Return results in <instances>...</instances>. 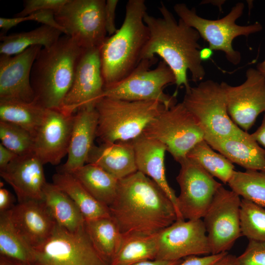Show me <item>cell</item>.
Here are the masks:
<instances>
[{
	"label": "cell",
	"instance_id": "obj_2",
	"mask_svg": "<svg viewBox=\"0 0 265 265\" xmlns=\"http://www.w3.org/2000/svg\"><path fill=\"white\" fill-rule=\"evenodd\" d=\"M159 10L161 17L147 13L144 16L149 37L141 60L159 56L173 71L177 87H184L187 91L191 87L188 71L194 82L202 81L206 74L200 55L202 48L198 41L201 36L181 19L177 21L163 2H160Z\"/></svg>",
	"mask_w": 265,
	"mask_h": 265
},
{
	"label": "cell",
	"instance_id": "obj_44",
	"mask_svg": "<svg viewBox=\"0 0 265 265\" xmlns=\"http://www.w3.org/2000/svg\"><path fill=\"white\" fill-rule=\"evenodd\" d=\"M253 138L265 149V114L261 125L251 134Z\"/></svg>",
	"mask_w": 265,
	"mask_h": 265
},
{
	"label": "cell",
	"instance_id": "obj_37",
	"mask_svg": "<svg viewBox=\"0 0 265 265\" xmlns=\"http://www.w3.org/2000/svg\"><path fill=\"white\" fill-rule=\"evenodd\" d=\"M236 259L238 265H265V241L249 240L243 253Z\"/></svg>",
	"mask_w": 265,
	"mask_h": 265
},
{
	"label": "cell",
	"instance_id": "obj_43",
	"mask_svg": "<svg viewBox=\"0 0 265 265\" xmlns=\"http://www.w3.org/2000/svg\"><path fill=\"white\" fill-rule=\"evenodd\" d=\"M18 157L14 152L0 144V170L5 168Z\"/></svg>",
	"mask_w": 265,
	"mask_h": 265
},
{
	"label": "cell",
	"instance_id": "obj_22",
	"mask_svg": "<svg viewBox=\"0 0 265 265\" xmlns=\"http://www.w3.org/2000/svg\"><path fill=\"white\" fill-rule=\"evenodd\" d=\"M98 121L94 106L82 107L75 112L67 160L58 172L71 174L86 163L96 137Z\"/></svg>",
	"mask_w": 265,
	"mask_h": 265
},
{
	"label": "cell",
	"instance_id": "obj_14",
	"mask_svg": "<svg viewBox=\"0 0 265 265\" xmlns=\"http://www.w3.org/2000/svg\"><path fill=\"white\" fill-rule=\"evenodd\" d=\"M156 237L157 260L175 261L190 256L211 254L202 219H177Z\"/></svg>",
	"mask_w": 265,
	"mask_h": 265
},
{
	"label": "cell",
	"instance_id": "obj_18",
	"mask_svg": "<svg viewBox=\"0 0 265 265\" xmlns=\"http://www.w3.org/2000/svg\"><path fill=\"white\" fill-rule=\"evenodd\" d=\"M42 48L40 46H32L14 55L0 54V100L34 102L30 74Z\"/></svg>",
	"mask_w": 265,
	"mask_h": 265
},
{
	"label": "cell",
	"instance_id": "obj_1",
	"mask_svg": "<svg viewBox=\"0 0 265 265\" xmlns=\"http://www.w3.org/2000/svg\"><path fill=\"white\" fill-rule=\"evenodd\" d=\"M109 209L123 237L155 236L178 219L166 193L138 171L119 180L116 196Z\"/></svg>",
	"mask_w": 265,
	"mask_h": 265
},
{
	"label": "cell",
	"instance_id": "obj_35",
	"mask_svg": "<svg viewBox=\"0 0 265 265\" xmlns=\"http://www.w3.org/2000/svg\"><path fill=\"white\" fill-rule=\"evenodd\" d=\"M240 215L241 235L249 240L265 241V208L242 199Z\"/></svg>",
	"mask_w": 265,
	"mask_h": 265
},
{
	"label": "cell",
	"instance_id": "obj_3",
	"mask_svg": "<svg viewBox=\"0 0 265 265\" xmlns=\"http://www.w3.org/2000/svg\"><path fill=\"white\" fill-rule=\"evenodd\" d=\"M84 50L65 35L52 46L43 48L31 69L34 102L46 109H62Z\"/></svg>",
	"mask_w": 265,
	"mask_h": 265
},
{
	"label": "cell",
	"instance_id": "obj_28",
	"mask_svg": "<svg viewBox=\"0 0 265 265\" xmlns=\"http://www.w3.org/2000/svg\"><path fill=\"white\" fill-rule=\"evenodd\" d=\"M62 33L56 28L42 25L29 31L0 35V53L14 55L32 46L48 48L57 42Z\"/></svg>",
	"mask_w": 265,
	"mask_h": 265
},
{
	"label": "cell",
	"instance_id": "obj_41",
	"mask_svg": "<svg viewBox=\"0 0 265 265\" xmlns=\"http://www.w3.org/2000/svg\"><path fill=\"white\" fill-rule=\"evenodd\" d=\"M227 253L211 254L203 257L190 256L186 257L177 265H213Z\"/></svg>",
	"mask_w": 265,
	"mask_h": 265
},
{
	"label": "cell",
	"instance_id": "obj_5",
	"mask_svg": "<svg viewBox=\"0 0 265 265\" xmlns=\"http://www.w3.org/2000/svg\"><path fill=\"white\" fill-rule=\"evenodd\" d=\"M96 137L101 143L132 141L164 108L158 101H130L104 97L96 104Z\"/></svg>",
	"mask_w": 265,
	"mask_h": 265
},
{
	"label": "cell",
	"instance_id": "obj_23",
	"mask_svg": "<svg viewBox=\"0 0 265 265\" xmlns=\"http://www.w3.org/2000/svg\"><path fill=\"white\" fill-rule=\"evenodd\" d=\"M132 141L137 171L151 178L163 190L174 205L178 219H184L178 210L177 196L166 177L165 146L160 142L142 134Z\"/></svg>",
	"mask_w": 265,
	"mask_h": 265
},
{
	"label": "cell",
	"instance_id": "obj_15",
	"mask_svg": "<svg viewBox=\"0 0 265 265\" xmlns=\"http://www.w3.org/2000/svg\"><path fill=\"white\" fill-rule=\"evenodd\" d=\"M228 114L233 122L247 132L265 111V78L253 68L246 72L241 84L232 86L222 81Z\"/></svg>",
	"mask_w": 265,
	"mask_h": 265
},
{
	"label": "cell",
	"instance_id": "obj_21",
	"mask_svg": "<svg viewBox=\"0 0 265 265\" xmlns=\"http://www.w3.org/2000/svg\"><path fill=\"white\" fill-rule=\"evenodd\" d=\"M204 140L233 163L246 170L265 171V149L247 132L241 130L227 137L205 134Z\"/></svg>",
	"mask_w": 265,
	"mask_h": 265
},
{
	"label": "cell",
	"instance_id": "obj_33",
	"mask_svg": "<svg viewBox=\"0 0 265 265\" xmlns=\"http://www.w3.org/2000/svg\"><path fill=\"white\" fill-rule=\"evenodd\" d=\"M158 251L156 235L150 237H123L120 247L111 265H131L157 258Z\"/></svg>",
	"mask_w": 265,
	"mask_h": 265
},
{
	"label": "cell",
	"instance_id": "obj_36",
	"mask_svg": "<svg viewBox=\"0 0 265 265\" xmlns=\"http://www.w3.org/2000/svg\"><path fill=\"white\" fill-rule=\"evenodd\" d=\"M0 139L3 146L19 157L34 154V137L16 125L0 121Z\"/></svg>",
	"mask_w": 265,
	"mask_h": 265
},
{
	"label": "cell",
	"instance_id": "obj_12",
	"mask_svg": "<svg viewBox=\"0 0 265 265\" xmlns=\"http://www.w3.org/2000/svg\"><path fill=\"white\" fill-rule=\"evenodd\" d=\"M240 196L222 186L202 218L211 254L228 252L241 235Z\"/></svg>",
	"mask_w": 265,
	"mask_h": 265
},
{
	"label": "cell",
	"instance_id": "obj_47",
	"mask_svg": "<svg viewBox=\"0 0 265 265\" xmlns=\"http://www.w3.org/2000/svg\"><path fill=\"white\" fill-rule=\"evenodd\" d=\"M0 265H27L26 264L0 256Z\"/></svg>",
	"mask_w": 265,
	"mask_h": 265
},
{
	"label": "cell",
	"instance_id": "obj_8",
	"mask_svg": "<svg viewBox=\"0 0 265 265\" xmlns=\"http://www.w3.org/2000/svg\"><path fill=\"white\" fill-rule=\"evenodd\" d=\"M142 134L162 143L179 162L204 139V132L183 102L164 108L146 127Z\"/></svg>",
	"mask_w": 265,
	"mask_h": 265
},
{
	"label": "cell",
	"instance_id": "obj_27",
	"mask_svg": "<svg viewBox=\"0 0 265 265\" xmlns=\"http://www.w3.org/2000/svg\"><path fill=\"white\" fill-rule=\"evenodd\" d=\"M97 200L109 207L117 195L119 180L99 166L86 163L71 173Z\"/></svg>",
	"mask_w": 265,
	"mask_h": 265
},
{
	"label": "cell",
	"instance_id": "obj_42",
	"mask_svg": "<svg viewBox=\"0 0 265 265\" xmlns=\"http://www.w3.org/2000/svg\"><path fill=\"white\" fill-rule=\"evenodd\" d=\"M14 197L6 188L0 186V212L12 209L15 206Z\"/></svg>",
	"mask_w": 265,
	"mask_h": 265
},
{
	"label": "cell",
	"instance_id": "obj_16",
	"mask_svg": "<svg viewBox=\"0 0 265 265\" xmlns=\"http://www.w3.org/2000/svg\"><path fill=\"white\" fill-rule=\"evenodd\" d=\"M104 89L100 48L84 50L62 109L75 113L82 107H95L104 97Z\"/></svg>",
	"mask_w": 265,
	"mask_h": 265
},
{
	"label": "cell",
	"instance_id": "obj_30",
	"mask_svg": "<svg viewBox=\"0 0 265 265\" xmlns=\"http://www.w3.org/2000/svg\"><path fill=\"white\" fill-rule=\"evenodd\" d=\"M86 231L94 246L110 264L120 247L123 236L111 216L85 221Z\"/></svg>",
	"mask_w": 265,
	"mask_h": 265
},
{
	"label": "cell",
	"instance_id": "obj_48",
	"mask_svg": "<svg viewBox=\"0 0 265 265\" xmlns=\"http://www.w3.org/2000/svg\"><path fill=\"white\" fill-rule=\"evenodd\" d=\"M213 51L208 48L202 49L200 51V58L201 60H206L209 59L212 55Z\"/></svg>",
	"mask_w": 265,
	"mask_h": 265
},
{
	"label": "cell",
	"instance_id": "obj_39",
	"mask_svg": "<svg viewBox=\"0 0 265 265\" xmlns=\"http://www.w3.org/2000/svg\"><path fill=\"white\" fill-rule=\"evenodd\" d=\"M20 22L22 23L26 21H34L56 28L65 34L63 28L57 23L55 19L54 12L51 10H42L33 13L24 17H19Z\"/></svg>",
	"mask_w": 265,
	"mask_h": 265
},
{
	"label": "cell",
	"instance_id": "obj_32",
	"mask_svg": "<svg viewBox=\"0 0 265 265\" xmlns=\"http://www.w3.org/2000/svg\"><path fill=\"white\" fill-rule=\"evenodd\" d=\"M186 158L224 184H228L235 171L233 163L221 154L215 152L204 139L189 151Z\"/></svg>",
	"mask_w": 265,
	"mask_h": 265
},
{
	"label": "cell",
	"instance_id": "obj_10",
	"mask_svg": "<svg viewBox=\"0 0 265 265\" xmlns=\"http://www.w3.org/2000/svg\"><path fill=\"white\" fill-rule=\"evenodd\" d=\"M183 103L205 134L227 137L242 129L231 119L224 90L220 83L208 80L186 91Z\"/></svg>",
	"mask_w": 265,
	"mask_h": 265
},
{
	"label": "cell",
	"instance_id": "obj_26",
	"mask_svg": "<svg viewBox=\"0 0 265 265\" xmlns=\"http://www.w3.org/2000/svg\"><path fill=\"white\" fill-rule=\"evenodd\" d=\"M53 181L75 203L85 221L111 216L109 208L94 198L72 174L58 172Z\"/></svg>",
	"mask_w": 265,
	"mask_h": 265
},
{
	"label": "cell",
	"instance_id": "obj_19",
	"mask_svg": "<svg viewBox=\"0 0 265 265\" xmlns=\"http://www.w3.org/2000/svg\"><path fill=\"white\" fill-rule=\"evenodd\" d=\"M43 164L34 154L18 157L0 175L13 188L18 203L43 200L46 181Z\"/></svg>",
	"mask_w": 265,
	"mask_h": 265
},
{
	"label": "cell",
	"instance_id": "obj_17",
	"mask_svg": "<svg viewBox=\"0 0 265 265\" xmlns=\"http://www.w3.org/2000/svg\"><path fill=\"white\" fill-rule=\"evenodd\" d=\"M75 113L46 109L34 137V154L43 164L57 165L67 155Z\"/></svg>",
	"mask_w": 265,
	"mask_h": 265
},
{
	"label": "cell",
	"instance_id": "obj_46",
	"mask_svg": "<svg viewBox=\"0 0 265 265\" xmlns=\"http://www.w3.org/2000/svg\"><path fill=\"white\" fill-rule=\"evenodd\" d=\"M236 257L228 253L213 265H238Z\"/></svg>",
	"mask_w": 265,
	"mask_h": 265
},
{
	"label": "cell",
	"instance_id": "obj_7",
	"mask_svg": "<svg viewBox=\"0 0 265 265\" xmlns=\"http://www.w3.org/2000/svg\"><path fill=\"white\" fill-rule=\"evenodd\" d=\"M157 60L156 57L141 59L126 78L105 89L103 97L130 101H158L166 108L177 104V92L170 95L163 91L168 85L175 84V75L163 60L151 69Z\"/></svg>",
	"mask_w": 265,
	"mask_h": 265
},
{
	"label": "cell",
	"instance_id": "obj_34",
	"mask_svg": "<svg viewBox=\"0 0 265 265\" xmlns=\"http://www.w3.org/2000/svg\"><path fill=\"white\" fill-rule=\"evenodd\" d=\"M228 185L242 199L265 208V171H235Z\"/></svg>",
	"mask_w": 265,
	"mask_h": 265
},
{
	"label": "cell",
	"instance_id": "obj_45",
	"mask_svg": "<svg viewBox=\"0 0 265 265\" xmlns=\"http://www.w3.org/2000/svg\"><path fill=\"white\" fill-rule=\"evenodd\" d=\"M182 261V260L172 261L155 259L143 261L131 265H177Z\"/></svg>",
	"mask_w": 265,
	"mask_h": 265
},
{
	"label": "cell",
	"instance_id": "obj_31",
	"mask_svg": "<svg viewBox=\"0 0 265 265\" xmlns=\"http://www.w3.org/2000/svg\"><path fill=\"white\" fill-rule=\"evenodd\" d=\"M46 109L34 102L0 100V121L18 126L34 137L43 119Z\"/></svg>",
	"mask_w": 265,
	"mask_h": 265
},
{
	"label": "cell",
	"instance_id": "obj_29",
	"mask_svg": "<svg viewBox=\"0 0 265 265\" xmlns=\"http://www.w3.org/2000/svg\"><path fill=\"white\" fill-rule=\"evenodd\" d=\"M0 256L33 265L34 251L14 225L11 211L0 212Z\"/></svg>",
	"mask_w": 265,
	"mask_h": 265
},
{
	"label": "cell",
	"instance_id": "obj_20",
	"mask_svg": "<svg viewBox=\"0 0 265 265\" xmlns=\"http://www.w3.org/2000/svg\"><path fill=\"white\" fill-rule=\"evenodd\" d=\"M10 211L15 227L33 248L47 240L57 225L43 200L20 202Z\"/></svg>",
	"mask_w": 265,
	"mask_h": 265
},
{
	"label": "cell",
	"instance_id": "obj_38",
	"mask_svg": "<svg viewBox=\"0 0 265 265\" xmlns=\"http://www.w3.org/2000/svg\"><path fill=\"white\" fill-rule=\"evenodd\" d=\"M68 1V0H25L23 10L16 13L14 17H24L42 10H51L55 13Z\"/></svg>",
	"mask_w": 265,
	"mask_h": 265
},
{
	"label": "cell",
	"instance_id": "obj_40",
	"mask_svg": "<svg viewBox=\"0 0 265 265\" xmlns=\"http://www.w3.org/2000/svg\"><path fill=\"white\" fill-rule=\"evenodd\" d=\"M118 0H107L104 9L105 22L106 32L109 35L114 34L118 30L115 26V12Z\"/></svg>",
	"mask_w": 265,
	"mask_h": 265
},
{
	"label": "cell",
	"instance_id": "obj_11",
	"mask_svg": "<svg viewBox=\"0 0 265 265\" xmlns=\"http://www.w3.org/2000/svg\"><path fill=\"white\" fill-rule=\"evenodd\" d=\"M104 0H68L55 19L65 31L83 49L100 48L106 40Z\"/></svg>",
	"mask_w": 265,
	"mask_h": 265
},
{
	"label": "cell",
	"instance_id": "obj_9",
	"mask_svg": "<svg viewBox=\"0 0 265 265\" xmlns=\"http://www.w3.org/2000/svg\"><path fill=\"white\" fill-rule=\"evenodd\" d=\"M33 249V265H111L94 246L85 224L74 232L57 224L48 239Z\"/></svg>",
	"mask_w": 265,
	"mask_h": 265
},
{
	"label": "cell",
	"instance_id": "obj_49",
	"mask_svg": "<svg viewBox=\"0 0 265 265\" xmlns=\"http://www.w3.org/2000/svg\"><path fill=\"white\" fill-rule=\"evenodd\" d=\"M256 69L265 78V58L258 64Z\"/></svg>",
	"mask_w": 265,
	"mask_h": 265
},
{
	"label": "cell",
	"instance_id": "obj_25",
	"mask_svg": "<svg viewBox=\"0 0 265 265\" xmlns=\"http://www.w3.org/2000/svg\"><path fill=\"white\" fill-rule=\"evenodd\" d=\"M43 193V201L57 225L71 232L84 226L85 220L83 215L66 193L53 183H47Z\"/></svg>",
	"mask_w": 265,
	"mask_h": 265
},
{
	"label": "cell",
	"instance_id": "obj_13",
	"mask_svg": "<svg viewBox=\"0 0 265 265\" xmlns=\"http://www.w3.org/2000/svg\"><path fill=\"white\" fill-rule=\"evenodd\" d=\"M179 163L181 168L176 180L180 188L177 196L179 213L184 219H202L222 185L192 160L186 158Z\"/></svg>",
	"mask_w": 265,
	"mask_h": 265
},
{
	"label": "cell",
	"instance_id": "obj_4",
	"mask_svg": "<svg viewBox=\"0 0 265 265\" xmlns=\"http://www.w3.org/2000/svg\"><path fill=\"white\" fill-rule=\"evenodd\" d=\"M146 10L144 0H129L121 26L114 34L106 37L100 47L105 89L126 78L140 61L142 52L149 37L148 28L144 22Z\"/></svg>",
	"mask_w": 265,
	"mask_h": 265
},
{
	"label": "cell",
	"instance_id": "obj_6",
	"mask_svg": "<svg viewBox=\"0 0 265 265\" xmlns=\"http://www.w3.org/2000/svg\"><path fill=\"white\" fill-rule=\"evenodd\" d=\"M173 8L179 19L195 29L208 43L210 49L223 52L227 60L235 65L240 63L241 57L240 53L233 47L234 39L240 36L247 37L263 29L258 22L245 26L236 24L243 14L244 4L241 2L237 3L226 16L214 20L199 16L194 7L189 8L184 3H176Z\"/></svg>",
	"mask_w": 265,
	"mask_h": 265
},
{
	"label": "cell",
	"instance_id": "obj_24",
	"mask_svg": "<svg viewBox=\"0 0 265 265\" xmlns=\"http://www.w3.org/2000/svg\"><path fill=\"white\" fill-rule=\"evenodd\" d=\"M86 163L99 166L118 180L137 171L132 141L94 144Z\"/></svg>",
	"mask_w": 265,
	"mask_h": 265
}]
</instances>
